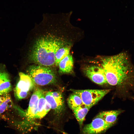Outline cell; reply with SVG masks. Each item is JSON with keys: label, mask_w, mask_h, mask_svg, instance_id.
Masks as SVG:
<instances>
[{"label": "cell", "mask_w": 134, "mask_h": 134, "mask_svg": "<svg viewBox=\"0 0 134 134\" xmlns=\"http://www.w3.org/2000/svg\"><path fill=\"white\" fill-rule=\"evenodd\" d=\"M70 14L45 15L30 32L21 55L30 63L51 67L55 65V55L61 48L73 45L78 34L71 24Z\"/></svg>", "instance_id": "6da1fadb"}, {"label": "cell", "mask_w": 134, "mask_h": 134, "mask_svg": "<svg viewBox=\"0 0 134 134\" xmlns=\"http://www.w3.org/2000/svg\"><path fill=\"white\" fill-rule=\"evenodd\" d=\"M98 59L107 83L121 89L126 98L133 100L134 65L128 51L110 56H100Z\"/></svg>", "instance_id": "7a4b0ae2"}, {"label": "cell", "mask_w": 134, "mask_h": 134, "mask_svg": "<svg viewBox=\"0 0 134 134\" xmlns=\"http://www.w3.org/2000/svg\"><path fill=\"white\" fill-rule=\"evenodd\" d=\"M27 71L33 82L37 85L52 84L57 80L56 75L50 67L34 64L30 66Z\"/></svg>", "instance_id": "3957f363"}, {"label": "cell", "mask_w": 134, "mask_h": 134, "mask_svg": "<svg viewBox=\"0 0 134 134\" xmlns=\"http://www.w3.org/2000/svg\"><path fill=\"white\" fill-rule=\"evenodd\" d=\"M44 92L38 88L34 89L30 100L27 110L24 113L25 118L21 121L16 122L18 128L24 131L27 126L32 122L33 120L35 119L39 99Z\"/></svg>", "instance_id": "277c9868"}, {"label": "cell", "mask_w": 134, "mask_h": 134, "mask_svg": "<svg viewBox=\"0 0 134 134\" xmlns=\"http://www.w3.org/2000/svg\"><path fill=\"white\" fill-rule=\"evenodd\" d=\"M70 90L80 97L83 104L91 108L109 93L111 89H71Z\"/></svg>", "instance_id": "5b68a950"}, {"label": "cell", "mask_w": 134, "mask_h": 134, "mask_svg": "<svg viewBox=\"0 0 134 134\" xmlns=\"http://www.w3.org/2000/svg\"><path fill=\"white\" fill-rule=\"evenodd\" d=\"M20 80L14 89L15 96L18 99L26 98L28 93L33 88L34 83L28 74L19 73Z\"/></svg>", "instance_id": "8992f818"}, {"label": "cell", "mask_w": 134, "mask_h": 134, "mask_svg": "<svg viewBox=\"0 0 134 134\" xmlns=\"http://www.w3.org/2000/svg\"><path fill=\"white\" fill-rule=\"evenodd\" d=\"M83 70L85 75L96 84L101 85L107 83L104 71L99 65L87 66Z\"/></svg>", "instance_id": "52a82bcc"}, {"label": "cell", "mask_w": 134, "mask_h": 134, "mask_svg": "<svg viewBox=\"0 0 134 134\" xmlns=\"http://www.w3.org/2000/svg\"><path fill=\"white\" fill-rule=\"evenodd\" d=\"M113 125L108 124L98 116L82 129V134H99L105 132Z\"/></svg>", "instance_id": "ba28073f"}, {"label": "cell", "mask_w": 134, "mask_h": 134, "mask_svg": "<svg viewBox=\"0 0 134 134\" xmlns=\"http://www.w3.org/2000/svg\"><path fill=\"white\" fill-rule=\"evenodd\" d=\"M45 98L51 108L57 113H60L64 108V101L61 93L59 91L44 92Z\"/></svg>", "instance_id": "9c48e42d"}, {"label": "cell", "mask_w": 134, "mask_h": 134, "mask_svg": "<svg viewBox=\"0 0 134 134\" xmlns=\"http://www.w3.org/2000/svg\"><path fill=\"white\" fill-rule=\"evenodd\" d=\"M124 110L120 109L103 111L97 115L107 123L114 125L116 122L119 115Z\"/></svg>", "instance_id": "30bf717a"}, {"label": "cell", "mask_w": 134, "mask_h": 134, "mask_svg": "<svg viewBox=\"0 0 134 134\" xmlns=\"http://www.w3.org/2000/svg\"><path fill=\"white\" fill-rule=\"evenodd\" d=\"M74 61L70 53L65 57L59 63L58 66L61 73H70L73 71Z\"/></svg>", "instance_id": "8fae6325"}, {"label": "cell", "mask_w": 134, "mask_h": 134, "mask_svg": "<svg viewBox=\"0 0 134 134\" xmlns=\"http://www.w3.org/2000/svg\"><path fill=\"white\" fill-rule=\"evenodd\" d=\"M51 109L50 105L45 98L44 92L39 99L37 112L35 119H40L43 118Z\"/></svg>", "instance_id": "7c38bea8"}, {"label": "cell", "mask_w": 134, "mask_h": 134, "mask_svg": "<svg viewBox=\"0 0 134 134\" xmlns=\"http://www.w3.org/2000/svg\"><path fill=\"white\" fill-rule=\"evenodd\" d=\"M90 108L83 104L73 110L81 129L85 117Z\"/></svg>", "instance_id": "4fadbf2b"}, {"label": "cell", "mask_w": 134, "mask_h": 134, "mask_svg": "<svg viewBox=\"0 0 134 134\" xmlns=\"http://www.w3.org/2000/svg\"><path fill=\"white\" fill-rule=\"evenodd\" d=\"M73 45L65 46L59 49L55 55V66H58L60 62L65 57L70 54V51Z\"/></svg>", "instance_id": "5bb4252c"}, {"label": "cell", "mask_w": 134, "mask_h": 134, "mask_svg": "<svg viewBox=\"0 0 134 134\" xmlns=\"http://www.w3.org/2000/svg\"><path fill=\"white\" fill-rule=\"evenodd\" d=\"M67 103L69 107L72 110L83 104L80 97L73 93L68 98Z\"/></svg>", "instance_id": "9a60e30c"}, {"label": "cell", "mask_w": 134, "mask_h": 134, "mask_svg": "<svg viewBox=\"0 0 134 134\" xmlns=\"http://www.w3.org/2000/svg\"><path fill=\"white\" fill-rule=\"evenodd\" d=\"M4 95L5 99L0 105V115L12 105V101L9 95L8 94Z\"/></svg>", "instance_id": "2e32d148"}, {"label": "cell", "mask_w": 134, "mask_h": 134, "mask_svg": "<svg viewBox=\"0 0 134 134\" xmlns=\"http://www.w3.org/2000/svg\"><path fill=\"white\" fill-rule=\"evenodd\" d=\"M12 90V86L9 78L2 82L0 85V96L8 94Z\"/></svg>", "instance_id": "e0dca14e"}, {"label": "cell", "mask_w": 134, "mask_h": 134, "mask_svg": "<svg viewBox=\"0 0 134 134\" xmlns=\"http://www.w3.org/2000/svg\"><path fill=\"white\" fill-rule=\"evenodd\" d=\"M9 78L8 74L4 72H0V85L3 82Z\"/></svg>", "instance_id": "ac0fdd59"}, {"label": "cell", "mask_w": 134, "mask_h": 134, "mask_svg": "<svg viewBox=\"0 0 134 134\" xmlns=\"http://www.w3.org/2000/svg\"><path fill=\"white\" fill-rule=\"evenodd\" d=\"M5 98L4 95L2 96H0V105L4 100Z\"/></svg>", "instance_id": "d6986e66"}]
</instances>
